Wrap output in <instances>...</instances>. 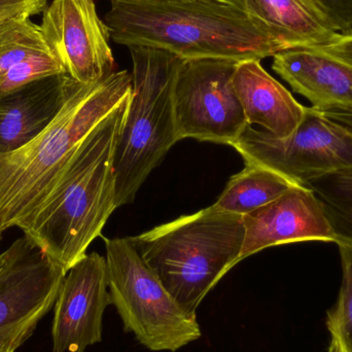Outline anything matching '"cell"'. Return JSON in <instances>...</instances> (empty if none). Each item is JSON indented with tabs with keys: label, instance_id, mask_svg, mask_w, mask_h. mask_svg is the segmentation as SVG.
I'll return each mask as SVG.
<instances>
[{
	"label": "cell",
	"instance_id": "obj_6",
	"mask_svg": "<svg viewBox=\"0 0 352 352\" xmlns=\"http://www.w3.org/2000/svg\"><path fill=\"white\" fill-rule=\"evenodd\" d=\"M105 250L111 304L126 332L152 351L175 352L200 338L196 316L173 299L130 237L105 239Z\"/></svg>",
	"mask_w": 352,
	"mask_h": 352
},
{
	"label": "cell",
	"instance_id": "obj_24",
	"mask_svg": "<svg viewBox=\"0 0 352 352\" xmlns=\"http://www.w3.org/2000/svg\"><path fill=\"white\" fill-rule=\"evenodd\" d=\"M6 6H27L43 12L47 8V0H0V8Z\"/></svg>",
	"mask_w": 352,
	"mask_h": 352
},
{
	"label": "cell",
	"instance_id": "obj_21",
	"mask_svg": "<svg viewBox=\"0 0 352 352\" xmlns=\"http://www.w3.org/2000/svg\"><path fill=\"white\" fill-rule=\"evenodd\" d=\"M338 29L346 33L352 29V0H318Z\"/></svg>",
	"mask_w": 352,
	"mask_h": 352
},
{
	"label": "cell",
	"instance_id": "obj_11",
	"mask_svg": "<svg viewBox=\"0 0 352 352\" xmlns=\"http://www.w3.org/2000/svg\"><path fill=\"white\" fill-rule=\"evenodd\" d=\"M111 304L107 258L87 254L66 273L58 293L53 352H85L101 342L103 314Z\"/></svg>",
	"mask_w": 352,
	"mask_h": 352
},
{
	"label": "cell",
	"instance_id": "obj_9",
	"mask_svg": "<svg viewBox=\"0 0 352 352\" xmlns=\"http://www.w3.org/2000/svg\"><path fill=\"white\" fill-rule=\"evenodd\" d=\"M41 32L66 74L91 85L116 72L109 28L93 0H54L43 12Z\"/></svg>",
	"mask_w": 352,
	"mask_h": 352
},
{
	"label": "cell",
	"instance_id": "obj_23",
	"mask_svg": "<svg viewBox=\"0 0 352 352\" xmlns=\"http://www.w3.org/2000/svg\"><path fill=\"white\" fill-rule=\"evenodd\" d=\"M314 47L352 66V32L339 33L328 45Z\"/></svg>",
	"mask_w": 352,
	"mask_h": 352
},
{
	"label": "cell",
	"instance_id": "obj_5",
	"mask_svg": "<svg viewBox=\"0 0 352 352\" xmlns=\"http://www.w3.org/2000/svg\"><path fill=\"white\" fill-rule=\"evenodd\" d=\"M132 92L116 148V207L133 202L140 186L179 142L173 91L182 58L151 47H128Z\"/></svg>",
	"mask_w": 352,
	"mask_h": 352
},
{
	"label": "cell",
	"instance_id": "obj_22",
	"mask_svg": "<svg viewBox=\"0 0 352 352\" xmlns=\"http://www.w3.org/2000/svg\"><path fill=\"white\" fill-rule=\"evenodd\" d=\"M38 322H31L0 333V352H16L33 334Z\"/></svg>",
	"mask_w": 352,
	"mask_h": 352
},
{
	"label": "cell",
	"instance_id": "obj_7",
	"mask_svg": "<svg viewBox=\"0 0 352 352\" xmlns=\"http://www.w3.org/2000/svg\"><path fill=\"white\" fill-rule=\"evenodd\" d=\"M231 146L245 164L271 169L300 186L333 171L352 168L351 132L314 107H305L301 123L287 138L248 125Z\"/></svg>",
	"mask_w": 352,
	"mask_h": 352
},
{
	"label": "cell",
	"instance_id": "obj_18",
	"mask_svg": "<svg viewBox=\"0 0 352 352\" xmlns=\"http://www.w3.org/2000/svg\"><path fill=\"white\" fill-rule=\"evenodd\" d=\"M322 206L337 245L352 248V168L333 171L305 184Z\"/></svg>",
	"mask_w": 352,
	"mask_h": 352
},
{
	"label": "cell",
	"instance_id": "obj_17",
	"mask_svg": "<svg viewBox=\"0 0 352 352\" xmlns=\"http://www.w3.org/2000/svg\"><path fill=\"white\" fill-rule=\"evenodd\" d=\"M295 186L297 184L271 169L245 164L243 170L230 178L212 206L223 212L243 217L268 204Z\"/></svg>",
	"mask_w": 352,
	"mask_h": 352
},
{
	"label": "cell",
	"instance_id": "obj_4",
	"mask_svg": "<svg viewBox=\"0 0 352 352\" xmlns=\"http://www.w3.org/2000/svg\"><path fill=\"white\" fill-rule=\"evenodd\" d=\"M173 299L196 316L207 294L240 262L242 217L214 207L130 237Z\"/></svg>",
	"mask_w": 352,
	"mask_h": 352
},
{
	"label": "cell",
	"instance_id": "obj_15",
	"mask_svg": "<svg viewBox=\"0 0 352 352\" xmlns=\"http://www.w3.org/2000/svg\"><path fill=\"white\" fill-rule=\"evenodd\" d=\"M233 85L248 125L256 124L283 138L291 135L303 120L306 107L272 78L258 60L238 62Z\"/></svg>",
	"mask_w": 352,
	"mask_h": 352
},
{
	"label": "cell",
	"instance_id": "obj_10",
	"mask_svg": "<svg viewBox=\"0 0 352 352\" xmlns=\"http://www.w3.org/2000/svg\"><path fill=\"white\" fill-rule=\"evenodd\" d=\"M66 272L26 236L0 254V333L41 322L54 307Z\"/></svg>",
	"mask_w": 352,
	"mask_h": 352
},
{
	"label": "cell",
	"instance_id": "obj_16",
	"mask_svg": "<svg viewBox=\"0 0 352 352\" xmlns=\"http://www.w3.org/2000/svg\"><path fill=\"white\" fill-rule=\"evenodd\" d=\"M242 3L287 49L322 47L339 35L318 0H242Z\"/></svg>",
	"mask_w": 352,
	"mask_h": 352
},
{
	"label": "cell",
	"instance_id": "obj_26",
	"mask_svg": "<svg viewBox=\"0 0 352 352\" xmlns=\"http://www.w3.org/2000/svg\"><path fill=\"white\" fill-rule=\"evenodd\" d=\"M39 12H41L35 8H27V6H6V8H0V22L16 14H25L31 16Z\"/></svg>",
	"mask_w": 352,
	"mask_h": 352
},
{
	"label": "cell",
	"instance_id": "obj_14",
	"mask_svg": "<svg viewBox=\"0 0 352 352\" xmlns=\"http://www.w3.org/2000/svg\"><path fill=\"white\" fill-rule=\"evenodd\" d=\"M273 70L320 111L352 113V66L318 47H292L273 56Z\"/></svg>",
	"mask_w": 352,
	"mask_h": 352
},
{
	"label": "cell",
	"instance_id": "obj_13",
	"mask_svg": "<svg viewBox=\"0 0 352 352\" xmlns=\"http://www.w3.org/2000/svg\"><path fill=\"white\" fill-rule=\"evenodd\" d=\"M74 80L55 74L33 80L0 97V156L36 140L63 109Z\"/></svg>",
	"mask_w": 352,
	"mask_h": 352
},
{
	"label": "cell",
	"instance_id": "obj_25",
	"mask_svg": "<svg viewBox=\"0 0 352 352\" xmlns=\"http://www.w3.org/2000/svg\"><path fill=\"white\" fill-rule=\"evenodd\" d=\"M329 119L336 122L342 127L346 128L352 133V113L351 111H322Z\"/></svg>",
	"mask_w": 352,
	"mask_h": 352
},
{
	"label": "cell",
	"instance_id": "obj_1",
	"mask_svg": "<svg viewBox=\"0 0 352 352\" xmlns=\"http://www.w3.org/2000/svg\"><path fill=\"white\" fill-rule=\"evenodd\" d=\"M104 23L115 43L186 60L261 61L287 50L242 0H111Z\"/></svg>",
	"mask_w": 352,
	"mask_h": 352
},
{
	"label": "cell",
	"instance_id": "obj_3",
	"mask_svg": "<svg viewBox=\"0 0 352 352\" xmlns=\"http://www.w3.org/2000/svg\"><path fill=\"white\" fill-rule=\"evenodd\" d=\"M132 92V74L115 72L91 85L74 80L55 121L32 142L0 156V226L16 227L47 196L87 136Z\"/></svg>",
	"mask_w": 352,
	"mask_h": 352
},
{
	"label": "cell",
	"instance_id": "obj_20",
	"mask_svg": "<svg viewBox=\"0 0 352 352\" xmlns=\"http://www.w3.org/2000/svg\"><path fill=\"white\" fill-rule=\"evenodd\" d=\"M339 250L342 261V287L336 306L328 312L327 326L345 351L352 352V248L339 245Z\"/></svg>",
	"mask_w": 352,
	"mask_h": 352
},
{
	"label": "cell",
	"instance_id": "obj_12",
	"mask_svg": "<svg viewBox=\"0 0 352 352\" xmlns=\"http://www.w3.org/2000/svg\"><path fill=\"white\" fill-rule=\"evenodd\" d=\"M240 262L271 246L297 242H335V235L309 188L293 186L268 204L242 217Z\"/></svg>",
	"mask_w": 352,
	"mask_h": 352
},
{
	"label": "cell",
	"instance_id": "obj_28",
	"mask_svg": "<svg viewBox=\"0 0 352 352\" xmlns=\"http://www.w3.org/2000/svg\"><path fill=\"white\" fill-rule=\"evenodd\" d=\"M3 228H2L1 226H0V241H1L2 233H3Z\"/></svg>",
	"mask_w": 352,
	"mask_h": 352
},
{
	"label": "cell",
	"instance_id": "obj_27",
	"mask_svg": "<svg viewBox=\"0 0 352 352\" xmlns=\"http://www.w3.org/2000/svg\"><path fill=\"white\" fill-rule=\"evenodd\" d=\"M328 352H346L345 351L344 347L341 344L340 341L336 338V337H332V341H331L330 349Z\"/></svg>",
	"mask_w": 352,
	"mask_h": 352
},
{
	"label": "cell",
	"instance_id": "obj_19",
	"mask_svg": "<svg viewBox=\"0 0 352 352\" xmlns=\"http://www.w3.org/2000/svg\"><path fill=\"white\" fill-rule=\"evenodd\" d=\"M51 50L41 26L30 16L21 14L0 22V82L23 62L35 54Z\"/></svg>",
	"mask_w": 352,
	"mask_h": 352
},
{
	"label": "cell",
	"instance_id": "obj_2",
	"mask_svg": "<svg viewBox=\"0 0 352 352\" xmlns=\"http://www.w3.org/2000/svg\"><path fill=\"white\" fill-rule=\"evenodd\" d=\"M128 101L87 136L41 204L18 226L66 273L117 209L113 160Z\"/></svg>",
	"mask_w": 352,
	"mask_h": 352
},
{
	"label": "cell",
	"instance_id": "obj_8",
	"mask_svg": "<svg viewBox=\"0 0 352 352\" xmlns=\"http://www.w3.org/2000/svg\"><path fill=\"white\" fill-rule=\"evenodd\" d=\"M238 62L225 59H182L173 91L178 140L232 146L248 120L233 85Z\"/></svg>",
	"mask_w": 352,
	"mask_h": 352
},
{
	"label": "cell",
	"instance_id": "obj_29",
	"mask_svg": "<svg viewBox=\"0 0 352 352\" xmlns=\"http://www.w3.org/2000/svg\"><path fill=\"white\" fill-rule=\"evenodd\" d=\"M351 32H352V29H351V30H349V32H346V33H351Z\"/></svg>",
	"mask_w": 352,
	"mask_h": 352
}]
</instances>
